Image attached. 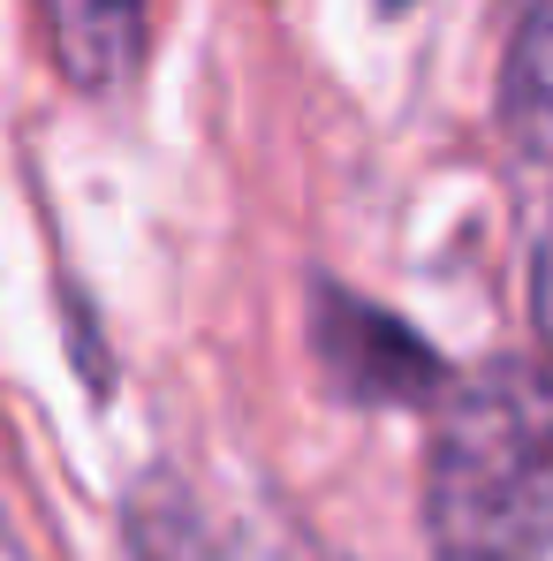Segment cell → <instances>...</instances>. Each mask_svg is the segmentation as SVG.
<instances>
[{"label":"cell","instance_id":"6","mask_svg":"<svg viewBox=\"0 0 553 561\" xmlns=\"http://www.w3.org/2000/svg\"><path fill=\"white\" fill-rule=\"evenodd\" d=\"M379 8H410V0H379Z\"/></svg>","mask_w":553,"mask_h":561},{"label":"cell","instance_id":"3","mask_svg":"<svg viewBox=\"0 0 553 561\" xmlns=\"http://www.w3.org/2000/svg\"><path fill=\"white\" fill-rule=\"evenodd\" d=\"M145 23H152V0H46L54 69L77 92L129 84V69L145 61Z\"/></svg>","mask_w":553,"mask_h":561},{"label":"cell","instance_id":"5","mask_svg":"<svg viewBox=\"0 0 553 561\" xmlns=\"http://www.w3.org/2000/svg\"><path fill=\"white\" fill-rule=\"evenodd\" d=\"M531 327L553 350V190L539 205V220H531Z\"/></svg>","mask_w":553,"mask_h":561},{"label":"cell","instance_id":"1","mask_svg":"<svg viewBox=\"0 0 553 561\" xmlns=\"http://www.w3.org/2000/svg\"><path fill=\"white\" fill-rule=\"evenodd\" d=\"M433 561L553 554V373L500 357L448 387L425 448Z\"/></svg>","mask_w":553,"mask_h":561},{"label":"cell","instance_id":"2","mask_svg":"<svg viewBox=\"0 0 553 561\" xmlns=\"http://www.w3.org/2000/svg\"><path fill=\"white\" fill-rule=\"evenodd\" d=\"M311 342H319V365L334 373V387L357 394V402L394 410V402L440 394V350L417 342L394 311H379L365 296L319 288V327H311Z\"/></svg>","mask_w":553,"mask_h":561},{"label":"cell","instance_id":"4","mask_svg":"<svg viewBox=\"0 0 553 561\" xmlns=\"http://www.w3.org/2000/svg\"><path fill=\"white\" fill-rule=\"evenodd\" d=\"M500 129L523 160L553 175V0H523L500 61Z\"/></svg>","mask_w":553,"mask_h":561}]
</instances>
